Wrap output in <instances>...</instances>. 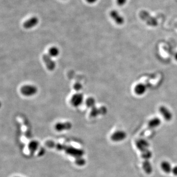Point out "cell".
Returning <instances> with one entry per match:
<instances>
[{
	"label": "cell",
	"instance_id": "obj_7",
	"mask_svg": "<svg viewBox=\"0 0 177 177\" xmlns=\"http://www.w3.org/2000/svg\"><path fill=\"white\" fill-rule=\"evenodd\" d=\"M136 146L138 150L142 152L149 149L150 144L146 140L144 139H140L137 140L136 142Z\"/></svg>",
	"mask_w": 177,
	"mask_h": 177
},
{
	"label": "cell",
	"instance_id": "obj_4",
	"mask_svg": "<svg viewBox=\"0 0 177 177\" xmlns=\"http://www.w3.org/2000/svg\"><path fill=\"white\" fill-rule=\"evenodd\" d=\"M127 134L124 131L118 130L113 133L111 136V139L115 142L123 141L127 138Z\"/></svg>",
	"mask_w": 177,
	"mask_h": 177
},
{
	"label": "cell",
	"instance_id": "obj_23",
	"mask_svg": "<svg viewBox=\"0 0 177 177\" xmlns=\"http://www.w3.org/2000/svg\"><path fill=\"white\" fill-rule=\"evenodd\" d=\"M128 0H116L117 4L120 6H123L127 3Z\"/></svg>",
	"mask_w": 177,
	"mask_h": 177
},
{
	"label": "cell",
	"instance_id": "obj_24",
	"mask_svg": "<svg viewBox=\"0 0 177 177\" xmlns=\"http://www.w3.org/2000/svg\"><path fill=\"white\" fill-rule=\"evenodd\" d=\"M172 173L174 176H177V166H175L173 167Z\"/></svg>",
	"mask_w": 177,
	"mask_h": 177
},
{
	"label": "cell",
	"instance_id": "obj_2",
	"mask_svg": "<svg viewBox=\"0 0 177 177\" xmlns=\"http://www.w3.org/2000/svg\"><path fill=\"white\" fill-rule=\"evenodd\" d=\"M66 154L74 157L75 159L83 157L84 155V151L82 149H78L71 146H66L65 149Z\"/></svg>",
	"mask_w": 177,
	"mask_h": 177
},
{
	"label": "cell",
	"instance_id": "obj_22",
	"mask_svg": "<svg viewBox=\"0 0 177 177\" xmlns=\"http://www.w3.org/2000/svg\"><path fill=\"white\" fill-rule=\"evenodd\" d=\"M73 88L76 91H79V90H81V88H82V85H81V84L79 83H77L74 85Z\"/></svg>",
	"mask_w": 177,
	"mask_h": 177
},
{
	"label": "cell",
	"instance_id": "obj_16",
	"mask_svg": "<svg viewBox=\"0 0 177 177\" xmlns=\"http://www.w3.org/2000/svg\"><path fill=\"white\" fill-rule=\"evenodd\" d=\"M161 123V120L159 118H154L149 121L148 127L150 129H154L159 127Z\"/></svg>",
	"mask_w": 177,
	"mask_h": 177
},
{
	"label": "cell",
	"instance_id": "obj_26",
	"mask_svg": "<svg viewBox=\"0 0 177 177\" xmlns=\"http://www.w3.org/2000/svg\"><path fill=\"white\" fill-rule=\"evenodd\" d=\"M175 60L177 61V52L175 55Z\"/></svg>",
	"mask_w": 177,
	"mask_h": 177
},
{
	"label": "cell",
	"instance_id": "obj_19",
	"mask_svg": "<svg viewBox=\"0 0 177 177\" xmlns=\"http://www.w3.org/2000/svg\"><path fill=\"white\" fill-rule=\"evenodd\" d=\"M96 104V100L95 98L93 97H88L86 101V104L89 108H92L95 107Z\"/></svg>",
	"mask_w": 177,
	"mask_h": 177
},
{
	"label": "cell",
	"instance_id": "obj_13",
	"mask_svg": "<svg viewBox=\"0 0 177 177\" xmlns=\"http://www.w3.org/2000/svg\"><path fill=\"white\" fill-rule=\"evenodd\" d=\"M142 168L147 174L150 175L152 173L153 168L151 163L149 160H144L142 163Z\"/></svg>",
	"mask_w": 177,
	"mask_h": 177
},
{
	"label": "cell",
	"instance_id": "obj_8",
	"mask_svg": "<svg viewBox=\"0 0 177 177\" xmlns=\"http://www.w3.org/2000/svg\"><path fill=\"white\" fill-rule=\"evenodd\" d=\"M107 108L105 106H102L99 108H96L95 106L92 108V110L90 114V117L93 118L100 115H105L107 113Z\"/></svg>",
	"mask_w": 177,
	"mask_h": 177
},
{
	"label": "cell",
	"instance_id": "obj_10",
	"mask_svg": "<svg viewBox=\"0 0 177 177\" xmlns=\"http://www.w3.org/2000/svg\"><path fill=\"white\" fill-rule=\"evenodd\" d=\"M159 111L164 119L167 121H170L172 119L173 115L170 111L164 106H161L159 108Z\"/></svg>",
	"mask_w": 177,
	"mask_h": 177
},
{
	"label": "cell",
	"instance_id": "obj_11",
	"mask_svg": "<svg viewBox=\"0 0 177 177\" xmlns=\"http://www.w3.org/2000/svg\"><path fill=\"white\" fill-rule=\"evenodd\" d=\"M83 101V96L80 93H75L72 96L71 103L75 107H77L82 103Z\"/></svg>",
	"mask_w": 177,
	"mask_h": 177
},
{
	"label": "cell",
	"instance_id": "obj_28",
	"mask_svg": "<svg viewBox=\"0 0 177 177\" xmlns=\"http://www.w3.org/2000/svg\"></svg>",
	"mask_w": 177,
	"mask_h": 177
},
{
	"label": "cell",
	"instance_id": "obj_9",
	"mask_svg": "<svg viewBox=\"0 0 177 177\" xmlns=\"http://www.w3.org/2000/svg\"><path fill=\"white\" fill-rule=\"evenodd\" d=\"M39 22V20L37 17H32L24 23L23 27L26 29H30L37 26Z\"/></svg>",
	"mask_w": 177,
	"mask_h": 177
},
{
	"label": "cell",
	"instance_id": "obj_12",
	"mask_svg": "<svg viewBox=\"0 0 177 177\" xmlns=\"http://www.w3.org/2000/svg\"><path fill=\"white\" fill-rule=\"evenodd\" d=\"M72 128V124L70 122L65 123H59L56 124L55 128L57 132H61L64 130H68L71 129Z\"/></svg>",
	"mask_w": 177,
	"mask_h": 177
},
{
	"label": "cell",
	"instance_id": "obj_14",
	"mask_svg": "<svg viewBox=\"0 0 177 177\" xmlns=\"http://www.w3.org/2000/svg\"><path fill=\"white\" fill-rule=\"evenodd\" d=\"M160 167L165 173L170 174L172 172L173 167L171 163L168 161H163L160 163Z\"/></svg>",
	"mask_w": 177,
	"mask_h": 177
},
{
	"label": "cell",
	"instance_id": "obj_15",
	"mask_svg": "<svg viewBox=\"0 0 177 177\" xmlns=\"http://www.w3.org/2000/svg\"><path fill=\"white\" fill-rule=\"evenodd\" d=\"M147 87L144 84H139L135 86L134 88V92L137 95L141 96L143 95L146 92Z\"/></svg>",
	"mask_w": 177,
	"mask_h": 177
},
{
	"label": "cell",
	"instance_id": "obj_3",
	"mask_svg": "<svg viewBox=\"0 0 177 177\" xmlns=\"http://www.w3.org/2000/svg\"><path fill=\"white\" fill-rule=\"evenodd\" d=\"M21 93L27 96H33L37 92V88L33 85H25L21 88Z\"/></svg>",
	"mask_w": 177,
	"mask_h": 177
},
{
	"label": "cell",
	"instance_id": "obj_1",
	"mask_svg": "<svg viewBox=\"0 0 177 177\" xmlns=\"http://www.w3.org/2000/svg\"><path fill=\"white\" fill-rule=\"evenodd\" d=\"M140 18L151 27H156L158 25V21L155 17H152L149 12L146 10H142L139 14Z\"/></svg>",
	"mask_w": 177,
	"mask_h": 177
},
{
	"label": "cell",
	"instance_id": "obj_25",
	"mask_svg": "<svg viewBox=\"0 0 177 177\" xmlns=\"http://www.w3.org/2000/svg\"><path fill=\"white\" fill-rule=\"evenodd\" d=\"M86 1L88 4H92L97 1V0H86Z\"/></svg>",
	"mask_w": 177,
	"mask_h": 177
},
{
	"label": "cell",
	"instance_id": "obj_17",
	"mask_svg": "<svg viewBox=\"0 0 177 177\" xmlns=\"http://www.w3.org/2000/svg\"><path fill=\"white\" fill-rule=\"evenodd\" d=\"M39 147V143L36 140H33L29 143L28 149L32 154L37 151Z\"/></svg>",
	"mask_w": 177,
	"mask_h": 177
},
{
	"label": "cell",
	"instance_id": "obj_27",
	"mask_svg": "<svg viewBox=\"0 0 177 177\" xmlns=\"http://www.w3.org/2000/svg\"><path fill=\"white\" fill-rule=\"evenodd\" d=\"M176 27H177V22L176 23Z\"/></svg>",
	"mask_w": 177,
	"mask_h": 177
},
{
	"label": "cell",
	"instance_id": "obj_5",
	"mask_svg": "<svg viewBox=\"0 0 177 177\" xmlns=\"http://www.w3.org/2000/svg\"><path fill=\"white\" fill-rule=\"evenodd\" d=\"M110 15L117 24L122 25L124 23V18L117 10H111L110 12Z\"/></svg>",
	"mask_w": 177,
	"mask_h": 177
},
{
	"label": "cell",
	"instance_id": "obj_6",
	"mask_svg": "<svg viewBox=\"0 0 177 177\" xmlns=\"http://www.w3.org/2000/svg\"><path fill=\"white\" fill-rule=\"evenodd\" d=\"M42 59L47 68L49 70H54L55 68L56 64L54 61L52 60L50 56L47 54H44L42 56Z\"/></svg>",
	"mask_w": 177,
	"mask_h": 177
},
{
	"label": "cell",
	"instance_id": "obj_18",
	"mask_svg": "<svg viewBox=\"0 0 177 177\" xmlns=\"http://www.w3.org/2000/svg\"><path fill=\"white\" fill-rule=\"evenodd\" d=\"M152 152L149 149L146 150L145 151L141 152V157L144 160H149L151 159L152 157Z\"/></svg>",
	"mask_w": 177,
	"mask_h": 177
},
{
	"label": "cell",
	"instance_id": "obj_20",
	"mask_svg": "<svg viewBox=\"0 0 177 177\" xmlns=\"http://www.w3.org/2000/svg\"><path fill=\"white\" fill-rule=\"evenodd\" d=\"M59 54V49L56 47H52L50 49H49V54L50 56L55 57L57 56Z\"/></svg>",
	"mask_w": 177,
	"mask_h": 177
},
{
	"label": "cell",
	"instance_id": "obj_21",
	"mask_svg": "<svg viewBox=\"0 0 177 177\" xmlns=\"http://www.w3.org/2000/svg\"><path fill=\"white\" fill-rule=\"evenodd\" d=\"M75 163L78 166H83L86 164V162L85 159L83 157H78L75 159Z\"/></svg>",
	"mask_w": 177,
	"mask_h": 177
}]
</instances>
